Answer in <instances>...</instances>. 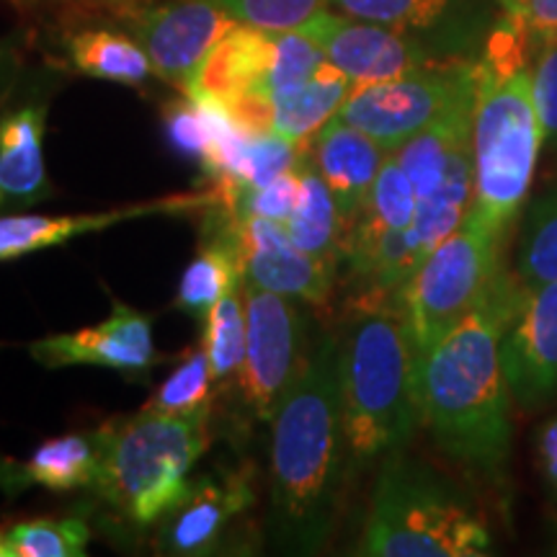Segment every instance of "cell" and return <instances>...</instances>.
I'll use <instances>...</instances> for the list:
<instances>
[{
  "mask_svg": "<svg viewBox=\"0 0 557 557\" xmlns=\"http://www.w3.org/2000/svg\"><path fill=\"white\" fill-rule=\"evenodd\" d=\"M163 127L171 148L178 156L205 165L214 150V122L209 103L186 94V99H173L163 107Z\"/></svg>",
  "mask_w": 557,
  "mask_h": 557,
  "instance_id": "cell-31",
  "label": "cell"
},
{
  "mask_svg": "<svg viewBox=\"0 0 557 557\" xmlns=\"http://www.w3.org/2000/svg\"><path fill=\"white\" fill-rule=\"evenodd\" d=\"M122 21L129 37L148 52L156 75L181 88H186L212 47L240 24L214 0H137L124 9Z\"/></svg>",
  "mask_w": 557,
  "mask_h": 557,
  "instance_id": "cell-10",
  "label": "cell"
},
{
  "mask_svg": "<svg viewBox=\"0 0 557 557\" xmlns=\"http://www.w3.org/2000/svg\"><path fill=\"white\" fill-rule=\"evenodd\" d=\"M542 145L545 132L534 103L532 70L508 78L478 70L472 107V214L498 238L506 240L508 230L524 212Z\"/></svg>",
  "mask_w": 557,
  "mask_h": 557,
  "instance_id": "cell-6",
  "label": "cell"
},
{
  "mask_svg": "<svg viewBox=\"0 0 557 557\" xmlns=\"http://www.w3.org/2000/svg\"><path fill=\"white\" fill-rule=\"evenodd\" d=\"M472 107H475V96L459 101L442 120L418 132L398 150H393V156L398 158L403 171L413 184L418 201L426 199L442 184L455 152L462 145L472 143Z\"/></svg>",
  "mask_w": 557,
  "mask_h": 557,
  "instance_id": "cell-24",
  "label": "cell"
},
{
  "mask_svg": "<svg viewBox=\"0 0 557 557\" xmlns=\"http://www.w3.org/2000/svg\"><path fill=\"white\" fill-rule=\"evenodd\" d=\"M220 199V191L207 189L199 194H178V197L145 201L120 209L94 214H67V218H50V214H9L0 218V263L16 261L37 250L62 246V243L78 238V235L99 233V230L122 225L129 220L156 218V214H186L205 212L212 201Z\"/></svg>",
  "mask_w": 557,
  "mask_h": 557,
  "instance_id": "cell-17",
  "label": "cell"
},
{
  "mask_svg": "<svg viewBox=\"0 0 557 557\" xmlns=\"http://www.w3.org/2000/svg\"><path fill=\"white\" fill-rule=\"evenodd\" d=\"M103 462V426L73 431L41 442L26 459L0 457V491L9 496L26 487H47L54 493L96 487Z\"/></svg>",
  "mask_w": 557,
  "mask_h": 557,
  "instance_id": "cell-19",
  "label": "cell"
},
{
  "mask_svg": "<svg viewBox=\"0 0 557 557\" xmlns=\"http://www.w3.org/2000/svg\"><path fill=\"white\" fill-rule=\"evenodd\" d=\"M212 406L173 416L143 408L103 426V462L94 491L137 529L163 521L191 493V470L212 442Z\"/></svg>",
  "mask_w": 557,
  "mask_h": 557,
  "instance_id": "cell-5",
  "label": "cell"
},
{
  "mask_svg": "<svg viewBox=\"0 0 557 557\" xmlns=\"http://www.w3.org/2000/svg\"><path fill=\"white\" fill-rule=\"evenodd\" d=\"M45 129V103H26L0 114V209L32 207L50 199Z\"/></svg>",
  "mask_w": 557,
  "mask_h": 557,
  "instance_id": "cell-21",
  "label": "cell"
},
{
  "mask_svg": "<svg viewBox=\"0 0 557 557\" xmlns=\"http://www.w3.org/2000/svg\"><path fill=\"white\" fill-rule=\"evenodd\" d=\"M524 295L517 274L500 271L478 305L416 361L421 423L436 447L468 475L500 487L513 444L500 338Z\"/></svg>",
  "mask_w": 557,
  "mask_h": 557,
  "instance_id": "cell-1",
  "label": "cell"
},
{
  "mask_svg": "<svg viewBox=\"0 0 557 557\" xmlns=\"http://www.w3.org/2000/svg\"><path fill=\"white\" fill-rule=\"evenodd\" d=\"M256 504L246 472H205L194 478L184 504L160 521L158 553L178 557L212 555L243 511Z\"/></svg>",
  "mask_w": 557,
  "mask_h": 557,
  "instance_id": "cell-16",
  "label": "cell"
},
{
  "mask_svg": "<svg viewBox=\"0 0 557 557\" xmlns=\"http://www.w3.org/2000/svg\"><path fill=\"white\" fill-rule=\"evenodd\" d=\"M534 455H537V470L542 475V483H545V491L557 504V413L549 416L537 429Z\"/></svg>",
  "mask_w": 557,
  "mask_h": 557,
  "instance_id": "cell-37",
  "label": "cell"
},
{
  "mask_svg": "<svg viewBox=\"0 0 557 557\" xmlns=\"http://www.w3.org/2000/svg\"><path fill=\"white\" fill-rule=\"evenodd\" d=\"M310 158L333 197H336L338 212L344 218V227L354 225L361 207L372 191L374 178L385 163L387 150L377 139L351 127L338 116L325 124L315 137L310 139Z\"/></svg>",
  "mask_w": 557,
  "mask_h": 557,
  "instance_id": "cell-18",
  "label": "cell"
},
{
  "mask_svg": "<svg viewBox=\"0 0 557 557\" xmlns=\"http://www.w3.org/2000/svg\"><path fill=\"white\" fill-rule=\"evenodd\" d=\"M341 13L423 39L442 60H475L498 0H331Z\"/></svg>",
  "mask_w": 557,
  "mask_h": 557,
  "instance_id": "cell-12",
  "label": "cell"
},
{
  "mask_svg": "<svg viewBox=\"0 0 557 557\" xmlns=\"http://www.w3.org/2000/svg\"><path fill=\"white\" fill-rule=\"evenodd\" d=\"M299 197V173L297 165L282 176L253 189H240L238 194V218H267L287 222Z\"/></svg>",
  "mask_w": 557,
  "mask_h": 557,
  "instance_id": "cell-34",
  "label": "cell"
},
{
  "mask_svg": "<svg viewBox=\"0 0 557 557\" xmlns=\"http://www.w3.org/2000/svg\"><path fill=\"white\" fill-rule=\"evenodd\" d=\"M240 248L246 284L308 305H325L331 299L341 267L297 248L284 222L240 218Z\"/></svg>",
  "mask_w": 557,
  "mask_h": 557,
  "instance_id": "cell-15",
  "label": "cell"
},
{
  "mask_svg": "<svg viewBox=\"0 0 557 557\" xmlns=\"http://www.w3.org/2000/svg\"><path fill=\"white\" fill-rule=\"evenodd\" d=\"M323 50L325 60L336 65L354 86L400 78L421 67L449 65L413 34L389 29L374 21L354 18L329 9L299 26Z\"/></svg>",
  "mask_w": 557,
  "mask_h": 557,
  "instance_id": "cell-11",
  "label": "cell"
},
{
  "mask_svg": "<svg viewBox=\"0 0 557 557\" xmlns=\"http://www.w3.org/2000/svg\"><path fill=\"white\" fill-rule=\"evenodd\" d=\"M18 70V54L13 52V47L0 45V103L9 99L13 86H16Z\"/></svg>",
  "mask_w": 557,
  "mask_h": 557,
  "instance_id": "cell-38",
  "label": "cell"
},
{
  "mask_svg": "<svg viewBox=\"0 0 557 557\" xmlns=\"http://www.w3.org/2000/svg\"><path fill=\"white\" fill-rule=\"evenodd\" d=\"M348 462L338 338L323 336L271 418L269 532L276 549L312 555L325 547Z\"/></svg>",
  "mask_w": 557,
  "mask_h": 557,
  "instance_id": "cell-2",
  "label": "cell"
},
{
  "mask_svg": "<svg viewBox=\"0 0 557 557\" xmlns=\"http://www.w3.org/2000/svg\"><path fill=\"white\" fill-rule=\"evenodd\" d=\"M246 299V357L238 372L243 408L271 423L284 395L295 385L302 354V315L297 299L243 282Z\"/></svg>",
  "mask_w": 557,
  "mask_h": 557,
  "instance_id": "cell-9",
  "label": "cell"
},
{
  "mask_svg": "<svg viewBox=\"0 0 557 557\" xmlns=\"http://www.w3.org/2000/svg\"><path fill=\"white\" fill-rule=\"evenodd\" d=\"M416 209L418 197L413 184H410L398 158L387 152L359 218L348 227L341 263H346V269L359 267L387 235L400 233V230L413 225Z\"/></svg>",
  "mask_w": 557,
  "mask_h": 557,
  "instance_id": "cell-22",
  "label": "cell"
},
{
  "mask_svg": "<svg viewBox=\"0 0 557 557\" xmlns=\"http://www.w3.org/2000/svg\"><path fill=\"white\" fill-rule=\"evenodd\" d=\"M532 90L542 132H545V145L557 152V37L545 41L534 58Z\"/></svg>",
  "mask_w": 557,
  "mask_h": 557,
  "instance_id": "cell-35",
  "label": "cell"
},
{
  "mask_svg": "<svg viewBox=\"0 0 557 557\" xmlns=\"http://www.w3.org/2000/svg\"><path fill=\"white\" fill-rule=\"evenodd\" d=\"M498 9L524 18L542 45L557 37V0H498Z\"/></svg>",
  "mask_w": 557,
  "mask_h": 557,
  "instance_id": "cell-36",
  "label": "cell"
},
{
  "mask_svg": "<svg viewBox=\"0 0 557 557\" xmlns=\"http://www.w3.org/2000/svg\"><path fill=\"white\" fill-rule=\"evenodd\" d=\"M299 156H302V145L292 143L274 129L248 135L238 160V184L243 189L269 184L282 173L295 169Z\"/></svg>",
  "mask_w": 557,
  "mask_h": 557,
  "instance_id": "cell-32",
  "label": "cell"
},
{
  "mask_svg": "<svg viewBox=\"0 0 557 557\" xmlns=\"http://www.w3.org/2000/svg\"><path fill=\"white\" fill-rule=\"evenodd\" d=\"M416 361L398 305H354L338 336L341 413L351 465L382 462L413 438L421 423Z\"/></svg>",
  "mask_w": 557,
  "mask_h": 557,
  "instance_id": "cell-3",
  "label": "cell"
},
{
  "mask_svg": "<svg viewBox=\"0 0 557 557\" xmlns=\"http://www.w3.org/2000/svg\"><path fill=\"white\" fill-rule=\"evenodd\" d=\"M65 58L81 75L96 81L143 86L156 75L148 52L137 45L135 37L111 29H78L65 37Z\"/></svg>",
  "mask_w": 557,
  "mask_h": 557,
  "instance_id": "cell-26",
  "label": "cell"
},
{
  "mask_svg": "<svg viewBox=\"0 0 557 557\" xmlns=\"http://www.w3.org/2000/svg\"><path fill=\"white\" fill-rule=\"evenodd\" d=\"M212 367H209L205 346L199 344L189 348V351H184V357L178 359L176 369H173L163 385L150 395L145 408L173 416L194 413V410L212 406V403H209V398H212Z\"/></svg>",
  "mask_w": 557,
  "mask_h": 557,
  "instance_id": "cell-30",
  "label": "cell"
},
{
  "mask_svg": "<svg viewBox=\"0 0 557 557\" xmlns=\"http://www.w3.org/2000/svg\"><path fill=\"white\" fill-rule=\"evenodd\" d=\"M475 60L421 67L400 78L354 86L336 116L393 152L442 120L459 101L475 96Z\"/></svg>",
  "mask_w": 557,
  "mask_h": 557,
  "instance_id": "cell-8",
  "label": "cell"
},
{
  "mask_svg": "<svg viewBox=\"0 0 557 557\" xmlns=\"http://www.w3.org/2000/svg\"><path fill=\"white\" fill-rule=\"evenodd\" d=\"M351 88L354 83L325 60L310 81L271 99L274 103V132L297 145H308L338 114Z\"/></svg>",
  "mask_w": 557,
  "mask_h": 557,
  "instance_id": "cell-25",
  "label": "cell"
},
{
  "mask_svg": "<svg viewBox=\"0 0 557 557\" xmlns=\"http://www.w3.org/2000/svg\"><path fill=\"white\" fill-rule=\"evenodd\" d=\"M29 354L47 369L103 367L129 377H145L160 361L152 344V318L120 299L111 302V312L99 325L34 341Z\"/></svg>",
  "mask_w": 557,
  "mask_h": 557,
  "instance_id": "cell-14",
  "label": "cell"
},
{
  "mask_svg": "<svg viewBox=\"0 0 557 557\" xmlns=\"http://www.w3.org/2000/svg\"><path fill=\"white\" fill-rule=\"evenodd\" d=\"M504 243L470 209L462 225L418 263L398 297V308L406 315L413 338L416 359L475 308L493 276L504 267Z\"/></svg>",
  "mask_w": 557,
  "mask_h": 557,
  "instance_id": "cell-7",
  "label": "cell"
},
{
  "mask_svg": "<svg viewBox=\"0 0 557 557\" xmlns=\"http://www.w3.org/2000/svg\"><path fill=\"white\" fill-rule=\"evenodd\" d=\"M271 60H274V32L238 24L201 60L184 94L220 103H230L248 94L269 96Z\"/></svg>",
  "mask_w": 557,
  "mask_h": 557,
  "instance_id": "cell-20",
  "label": "cell"
},
{
  "mask_svg": "<svg viewBox=\"0 0 557 557\" xmlns=\"http://www.w3.org/2000/svg\"><path fill=\"white\" fill-rule=\"evenodd\" d=\"M5 532L11 557H83L90 542V527L83 517L26 519Z\"/></svg>",
  "mask_w": 557,
  "mask_h": 557,
  "instance_id": "cell-29",
  "label": "cell"
},
{
  "mask_svg": "<svg viewBox=\"0 0 557 557\" xmlns=\"http://www.w3.org/2000/svg\"><path fill=\"white\" fill-rule=\"evenodd\" d=\"M500 364L517 408L532 413L557 400V282L524 287L500 338Z\"/></svg>",
  "mask_w": 557,
  "mask_h": 557,
  "instance_id": "cell-13",
  "label": "cell"
},
{
  "mask_svg": "<svg viewBox=\"0 0 557 557\" xmlns=\"http://www.w3.org/2000/svg\"><path fill=\"white\" fill-rule=\"evenodd\" d=\"M0 557H11L9 532H5V529H0Z\"/></svg>",
  "mask_w": 557,
  "mask_h": 557,
  "instance_id": "cell-39",
  "label": "cell"
},
{
  "mask_svg": "<svg viewBox=\"0 0 557 557\" xmlns=\"http://www.w3.org/2000/svg\"><path fill=\"white\" fill-rule=\"evenodd\" d=\"M299 173V197L292 209L289 220L284 222L292 243L297 248L308 250L315 259L331 261L341 267L344 256L346 227L341 218L336 197H333L329 184L320 176L310 152H302L297 160Z\"/></svg>",
  "mask_w": 557,
  "mask_h": 557,
  "instance_id": "cell-23",
  "label": "cell"
},
{
  "mask_svg": "<svg viewBox=\"0 0 557 557\" xmlns=\"http://www.w3.org/2000/svg\"><path fill=\"white\" fill-rule=\"evenodd\" d=\"M201 346L209 357L214 385H225L238 377L243 357H246V299L240 297V287L227 292L209 310Z\"/></svg>",
  "mask_w": 557,
  "mask_h": 557,
  "instance_id": "cell-28",
  "label": "cell"
},
{
  "mask_svg": "<svg viewBox=\"0 0 557 557\" xmlns=\"http://www.w3.org/2000/svg\"><path fill=\"white\" fill-rule=\"evenodd\" d=\"M359 555L487 557L491 527L468 493L421 459L395 451L382 459Z\"/></svg>",
  "mask_w": 557,
  "mask_h": 557,
  "instance_id": "cell-4",
  "label": "cell"
},
{
  "mask_svg": "<svg viewBox=\"0 0 557 557\" xmlns=\"http://www.w3.org/2000/svg\"><path fill=\"white\" fill-rule=\"evenodd\" d=\"M240 24L263 32H289L325 11L331 0H214Z\"/></svg>",
  "mask_w": 557,
  "mask_h": 557,
  "instance_id": "cell-33",
  "label": "cell"
},
{
  "mask_svg": "<svg viewBox=\"0 0 557 557\" xmlns=\"http://www.w3.org/2000/svg\"><path fill=\"white\" fill-rule=\"evenodd\" d=\"M517 276L524 287L557 282V186L527 201L521 212Z\"/></svg>",
  "mask_w": 557,
  "mask_h": 557,
  "instance_id": "cell-27",
  "label": "cell"
}]
</instances>
